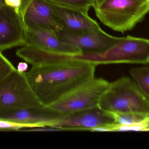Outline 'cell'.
<instances>
[{
  "instance_id": "6da1fadb",
  "label": "cell",
  "mask_w": 149,
  "mask_h": 149,
  "mask_svg": "<svg viewBox=\"0 0 149 149\" xmlns=\"http://www.w3.org/2000/svg\"><path fill=\"white\" fill-rule=\"evenodd\" d=\"M97 65L85 61H63L32 66L25 73L37 99L47 107L95 77Z\"/></svg>"
},
{
  "instance_id": "7a4b0ae2",
  "label": "cell",
  "mask_w": 149,
  "mask_h": 149,
  "mask_svg": "<svg viewBox=\"0 0 149 149\" xmlns=\"http://www.w3.org/2000/svg\"><path fill=\"white\" fill-rule=\"evenodd\" d=\"M93 8L102 23L124 33L144 20L149 12V0H103Z\"/></svg>"
},
{
  "instance_id": "3957f363",
  "label": "cell",
  "mask_w": 149,
  "mask_h": 149,
  "mask_svg": "<svg viewBox=\"0 0 149 149\" xmlns=\"http://www.w3.org/2000/svg\"><path fill=\"white\" fill-rule=\"evenodd\" d=\"M98 106L111 113L149 114V99L140 90L135 81L126 76L110 83Z\"/></svg>"
},
{
  "instance_id": "277c9868",
  "label": "cell",
  "mask_w": 149,
  "mask_h": 149,
  "mask_svg": "<svg viewBox=\"0 0 149 149\" xmlns=\"http://www.w3.org/2000/svg\"><path fill=\"white\" fill-rule=\"evenodd\" d=\"M87 62L96 64L149 63V39L128 36L103 52L86 53Z\"/></svg>"
},
{
  "instance_id": "5b68a950",
  "label": "cell",
  "mask_w": 149,
  "mask_h": 149,
  "mask_svg": "<svg viewBox=\"0 0 149 149\" xmlns=\"http://www.w3.org/2000/svg\"><path fill=\"white\" fill-rule=\"evenodd\" d=\"M110 82L94 77L61 97L47 108L65 115L97 106Z\"/></svg>"
},
{
  "instance_id": "8992f818",
  "label": "cell",
  "mask_w": 149,
  "mask_h": 149,
  "mask_svg": "<svg viewBox=\"0 0 149 149\" xmlns=\"http://www.w3.org/2000/svg\"><path fill=\"white\" fill-rule=\"evenodd\" d=\"M42 107L30 87L25 72L16 69L0 83V116L18 109Z\"/></svg>"
},
{
  "instance_id": "52a82bcc",
  "label": "cell",
  "mask_w": 149,
  "mask_h": 149,
  "mask_svg": "<svg viewBox=\"0 0 149 149\" xmlns=\"http://www.w3.org/2000/svg\"><path fill=\"white\" fill-rule=\"evenodd\" d=\"M115 123L113 114L100 108L98 106L67 115H62L49 127L62 131L86 130L102 126Z\"/></svg>"
},
{
  "instance_id": "ba28073f",
  "label": "cell",
  "mask_w": 149,
  "mask_h": 149,
  "mask_svg": "<svg viewBox=\"0 0 149 149\" xmlns=\"http://www.w3.org/2000/svg\"><path fill=\"white\" fill-rule=\"evenodd\" d=\"M49 3L60 22L61 30L70 34L79 35L102 30L99 23L90 17L88 13Z\"/></svg>"
},
{
  "instance_id": "9c48e42d",
  "label": "cell",
  "mask_w": 149,
  "mask_h": 149,
  "mask_svg": "<svg viewBox=\"0 0 149 149\" xmlns=\"http://www.w3.org/2000/svg\"><path fill=\"white\" fill-rule=\"evenodd\" d=\"M58 37L79 48L82 53L103 52L119 42L121 37L113 36L103 30L86 34H70L62 30L56 31Z\"/></svg>"
},
{
  "instance_id": "30bf717a",
  "label": "cell",
  "mask_w": 149,
  "mask_h": 149,
  "mask_svg": "<svg viewBox=\"0 0 149 149\" xmlns=\"http://www.w3.org/2000/svg\"><path fill=\"white\" fill-rule=\"evenodd\" d=\"M24 22L25 29L39 28L55 31L62 30L56 13L46 0H33L25 10Z\"/></svg>"
},
{
  "instance_id": "8fae6325",
  "label": "cell",
  "mask_w": 149,
  "mask_h": 149,
  "mask_svg": "<svg viewBox=\"0 0 149 149\" xmlns=\"http://www.w3.org/2000/svg\"><path fill=\"white\" fill-rule=\"evenodd\" d=\"M6 5L0 10V51L25 45L24 24L14 10L10 13Z\"/></svg>"
},
{
  "instance_id": "7c38bea8",
  "label": "cell",
  "mask_w": 149,
  "mask_h": 149,
  "mask_svg": "<svg viewBox=\"0 0 149 149\" xmlns=\"http://www.w3.org/2000/svg\"><path fill=\"white\" fill-rule=\"evenodd\" d=\"M25 45L56 52L82 53L76 46L60 39L56 31L36 28L25 29Z\"/></svg>"
},
{
  "instance_id": "4fadbf2b",
  "label": "cell",
  "mask_w": 149,
  "mask_h": 149,
  "mask_svg": "<svg viewBox=\"0 0 149 149\" xmlns=\"http://www.w3.org/2000/svg\"><path fill=\"white\" fill-rule=\"evenodd\" d=\"M62 115L47 107L30 108L15 110L0 116L6 120L26 125L28 128L49 126Z\"/></svg>"
},
{
  "instance_id": "5bb4252c",
  "label": "cell",
  "mask_w": 149,
  "mask_h": 149,
  "mask_svg": "<svg viewBox=\"0 0 149 149\" xmlns=\"http://www.w3.org/2000/svg\"><path fill=\"white\" fill-rule=\"evenodd\" d=\"M115 123L123 126L139 125L149 123V114L144 113H112Z\"/></svg>"
},
{
  "instance_id": "9a60e30c",
  "label": "cell",
  "mask_w": 149,
  "mask_h": 149,
  "mask_svg": "<svg viewBox=\"0 0 149 149\" xmlns=\"http://www.w3.org/2000/svg\"><path fill=\"white\" fill-rule=\"evenodd\" d=\"M130 74L140 90L149 99V65L132 68Z\"/></svg>"
},
{
  "instance_id": "2e32d148",
  "label": "cell",
  "mask_w": 149,
  "mask_h": 149,
  "mask_svg": "<svg viewBox=\"0 0 149 149\" xmlns=\"http://www.w3.org/2000/svg\"><path fill=\"white\" fill-rule=\"evenodd\" d=\"M49 2L60 6L79 10L88 13L91 7L95 5L94 0H46Z\"/></svg>"
},
{
  "instance_id": "e0dca14e",
  "label": "cell",
  "mask_w": 149,
  "mask_h": 149,
  "mask_svg": "<svg viewBox=\"0 0 149 149\" xmlns=\"http://www.w3.org/2000/svg\"><path fill=\"white\" fill-rule=\"evenodd\" d=\"M16 68L0 51V83Z\"/></svg>"
},
{
  "instance_id": "ac0fdd59",
  "label": "cell",
  "mask_w": 149,
  "mask_h": 149,
  "mask_svg": "<svg viewBox=\"0 0 149 149\" xmlns=\"http://www.w3.org/2000/svg\"><path fill=\"white\" fill-rule=\"evenodd\" d=\"M28 128L26 125L0 120V131H19Z\"/></svg>"
},
{
  "instance_id": "d6986e66",
  "label": "cell",
  "mask_w": 149,
  "mask_h": 149,
  "mask_svg": "<svg viewBox=\"0 0 149 149\" xmlns=\"http://www.w3.org/2000/svg\"><path fill=\"white\" fill-rule=\"evenodd\" d=\"M128 131H149V123L131 126H123L117 124L115 132Z\"/></svg>"
},
{
  "instance_id": "ffe728a7",
  "label": "cell",
  "mask_w": 149,
  "mask_h": 149,
  "mask_svg": "<svg viewBox=\"0 0 149 149\" xmlns=\"http://www.w3.org/2000/svg\"><path fill=\"white\" fill-rule=\"evenodd\" d=\"M3 2L6 6L13 9L16 15L19 17L22 0H3Z\"/></svg>"
},
{
  "instance_id": "44dd1931",
  "label": "cell",
  "mask_w": 149,
  "mask_h": 149,
  "mask_svg": "<svg viewBox=\"0 0 149 149\" xmlns=\"http://www.w3.org/2000/svg\"><path fill=\"white\" fill-rule=\"evenodd\" d=\"M29 66L26 62H20L17 66V70L19 72L24 73L28 70Z\"/></svg>"
},
{
  "instance_id": "7402d4cb",
  "label": "cell",
  "mask_w": 149,
  "mask_h": 149,
  "mask_svg": "<svg viewBox=\"0 0 149 149\" xmlns=\"http://www.w3.org/2000/svg\"><path fill=\"white\" fill-rule=\"evenodd\" d=\"M103 0H94L95 2L94 6H96V5H99L103 1Z\"/></svg>"
},
{
  "instance_id": "603a6c76",
  "label": "cell",
  "mask_w": 149,
  "mask_h": 149,
  "mask_svg": "<svg viewBox=\"0 0 149 149\" xmlns=\"http://www.w3.org/2000/svg\"><path fill=\"white\" fill-rule=\"evenodd\" d=\"M5 5L3 1H0V9L2 8Z\"/></svg>"
},
{
  "instance_id": "cb8c5ba5",
  "label": "cell",
  "mask_w": 149,
  "mask_h": 149,
  "mask_svg": "<svg viewBox=\"0 0 149 149\" xmlns=\"http://www.w3.org/2000/svg\"><path fill=\"white\" fill-rule=\"evenodd\" d=\"M3 1V0H0V1Z\"/></svg>"
},
{
  "instance_id": "d4e9b609",
  "label": "cell",
  "mask_w": 149,
  "mask_h": 149,
  "mask_svg": "<svg viewBox=\"0 0 149 149\" xmlns=\"http://www.w3.org/2000/svg\"><path fill=\"white\" fill-rule=\"evenodd\" d=\"M1 9H0V10H1Z\"/></svg>"
}]
</instances>
